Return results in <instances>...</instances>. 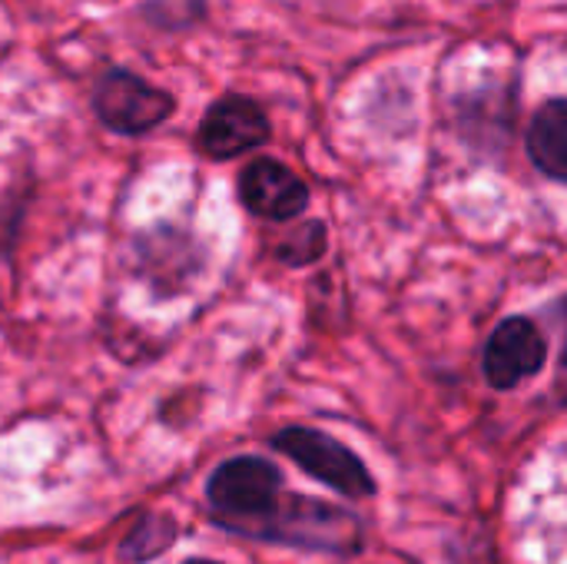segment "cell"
<instances>
[{
    "label": "cell",
    "instance_id": "obj_1",
    "mask_svg": "<svg viewBox=\"0 0 567 564\" xmlns=\"http://www.w3.org/2000/svg\"><path fill=\"white\" fill-rule=\"evenodd\" d=\"M279 502V472L262 459H233L209 479V505L226 529L252 535Z\"/></svg>",
    "mask_w": 567,
    "mask_h": 564
},
{
    "label": "cell",
    "instance_id": "obj_2",
    "mask_svg": "<svg viewBox=\"0 0 567 564\" xmlns=\"http://www.w3.org/2000/svg\"><path fill=\"white\" fill-rule=\"evenodd\" d=\"M272 445L292 459L299 469H306L312 479L326 482L329 489L342 492V495H352V499H365L375 492V482L372 475L365 472L362 459L355 452H349L342 442L316 432V429H302V425H292V429H282Z\"/></svg>",
    "mask_w": 567,
    "mask_h": 564
},
{
    "label": "cell",
    "instance_id": "obj_3",
    "mask_svg": "<svg viewBox=\"0 0 567 564\" xmlns=\"http://www.w3.org/2000/svg\"><path fill=\"white\" fill-rule=\"evenodd\" d=\"M96 116L116 133H146L173 113V96L150 86L146 80L113 70L93 90Z\"/></svg>",
    "mask_w": 567,
    "mask_h": 564
},
{
    "label": "cell",
    "instance_id": "obj_4",
    "mask_svg": "<svg viewBox=\"0 0 567 564\" xmlns=\"http://www.w3.org/2000/svg\"><path fill=\"white\" fill-rule=\"evenodd\" d=\"M545 359H548V346L542 329L528 319H505L498 322V329L485 346L482 369L495 389H515L525 379L538 376Z\"/></svg>",
    "mask_w": 567,
    "mask_h": 564
},
{
    "label": "cell",
    "instance_id": "obj_5",
    "mask_svg": "<svg viewBox=\"0 0 567 564\" xmlns=\"http://www.w3.org/2000/svg\"><path fill=\"white\" fill-rule=\"evenodd\" d=\"M266 140H269V120L259 110V103H252L246 96L216 100L199 123V146H203V153H209L216 160L243 156L246 150H252Z\"/></svg>",
    "mask_w": 567,
    "mask_h": 564
},
{
    "label": "cell",
    "instance_id": "obj_6",
    "mask_svg": "<svg viewBox=\"0 0 567 564\" xmlns=\"http://www.w3.org/2000/svg\"><path fill=\"white\" fill-rule=\"evenodd\" d=\"M239 199L262 219H292L309 203V186L276 160H256L239 173Z\"/></svg>",
    "mask_w": 567,
    "mask_h": 564
},
{
    "label": "cell",
    "instance_id": "obj_7",
    "mask_svg": "<svg viewBox=\"0 0 567 564\" xmlns=\"http://www.w3.org/2000/svg\"><path fill=\"white\" fill-rule=\"evenodd\" d=\"M528 153L532 163L548 180H565L567 173V106L565 100H551L538 110L528 130Z\"/></svg>",
    "mask_w": 567,
    "mask_h": 564
},
{
    "label": "cell",
    "instance_id": "obj_8",
    "mask_svg": "<svg viewBox=\"0 0 567 564\" xmlns=\"http://www.w3.org/2000/svg\"><path fill=\"white\" fill-rule=\"evenodd\" d=\"M140 259L146 263V273L150 279L159 286V289H179L196 263H193V246L186 236H179L176 229H159V236H146L140 239Z\"/></svg>",
    "mask_w": 567,
    "mask_h": 564
},
{
    "label": "cell",
    "instance_id": "obj_9",
    "mask_svg": "<svg viewBox=\"0 0 567 564\" xmlns=\"http://www.w3.org/2000/svg\"><path fill=\"white\" fill-rule=\"evenodd\" d=\"M326 253V229L322 223H302V229H296L292 236H286V243L279 246V259L289 266H302L312 263Z\"/></svg>",
    "mask_w": 567,
    "mask_h": 564
},
{
    "label": "cell",
    "instance_id": "obj_10",
    "mask_svg": "<svg viewBox=\"0 0 567 564\" xmlns=\"http://www.w3.org/2000/svg\"><path fill=\"white\" fill-rule=\"evenodd\" d=\"M163 525V519H153V522H143L136 532H133V539L126 542V548H130V555L133 558H143V555H156V552H163V545L173 539V535H156L153 539V532Z\"/></svg>",
    "mask_w": 567,
    "mask_h": 564
},
{
    "label": "cell",
    "instance_id": "obj_11",
    "mask_svg": "<svg viewBox=\"0 0 567 564\" xmlns=\"http://www.w3.org/2000/svg\"><path fill=\"white\" fill-rule=\"evenodd\" d=\"M186 564H216V562H186Z\"/></svg>",
    "mask_w": 567,
    "mask_h": 564
}]
</instances>
